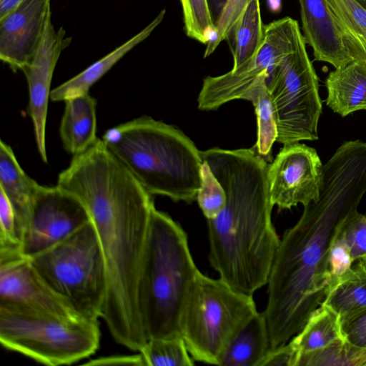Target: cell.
I'll return each mask as SVG.
<instances>
[{
  "mask_svg": "<svg viewBox=\"0 0 366 366\" xmlns=\"http://www.w3.org/2000/svg\"><path fill=\"white\" fill-rule=\"evenodd\" d=\"M199 272L185 231L154 207L140 283V306L148 340L180 335L182 308Z\"/></svg>",
  "mask_w": 366,
  "mask_h": 366,
  "instance_id": "obj_5",
  "label": "cell"
},
{
  "mask_svg": "<svg viewBox=\"0 0 366 366\" xmlns=\"http://www.w3.org/2000/svg\"><path fill=\"white\" fill-rule=\"evenodd\" d=\"M303 34L295 50L274 68L267 82L277 128V141L289 144L318 139L322 112L318 78Z\"/></svg>",
  "mask_w": 366,
  "mask_h": 366,
  "instance_id": "obj_9",
  "label": "cell"
},
{
  "mask_svg": "<svg viewBox=\"0 0 366 366\" xmlns=\"http://www.w3.org/2000/svg\"><path fill=\"white\" fill-rule=\"evenodd\" d=\"M0 310L65 318L81 317L45 282L19 249H0Z\"/></svg>",
  "mask_w": 366,
  "mask_h": 366,
  "instance_id": "obj_11",
  "label": "cell"
},
{
  "mask_svg": "<svg viewBox=\"0 0 366 366\" xmlns=\"http://www.w3.org/2000/svg\"><path fill=\"white\" fill-rule=\"evenodd\" d=\"M304 207L298 222L280 239L267 283L263 313L270 349L287 343L322 305L331 288L330 250L352 212L317 202Z\"/></svg>",
  "mask_w": 366,
  "mask_h": 366,
  "instance_id": "obj_3",
  "label": "cell"
},
{
  "mask_svg": "<svg viewBox=\"0 0 366 366\" xmlns=\"http://www.w3.org/2000/svg\"><path fill=\"white\" fill-rule=\"evenodd\" d=\"M51 0H23L0 19V59L14 72L30 64L41 40Z\"/></svg>",
  "mask_w": 366,
  "mask_h": 366,
  "instance_id": "obj_15",
  "label": "cell"
},
{
  "mask_svg": "<svg viewBox=\"0 0 366 366\" xmlns=\"http://www.w3.org/2000/svg\"><path fill=\"white\" fill-rule=\"evenodd\" d=\"M227 0H208L212 19L214 26L219 18Z\"/></svg>",
  "mask_w": 366,
  "mask_h": 366,
  "instance_id": "obj_38",
  "label": "cell"
},
{
  "mask_svg": "<svg viewBox=\"0 0 366 366\" xmlns=\"http://www.w3.org/2000/svg\"><path fill=\"white\" fill-rule=\"evenodd\" d=\"M265 81L251 92L248 101L254 107L257 120V140L252 147L267 162H272V146L277 137V128L272 102Z\"/></svg>",
  "mask_w": 366,
  "mask_h": 366,
  "instance_id": "obj_26",
  "label": "cell"
},
{
  "mask_svg": "<svg viewBox=\"0 0 366 366\" xmlns=\"http://www.w3.org/2000/svg\"><path fill=\"white\" fill-rule=\"evenodd\" d=\"M322 164L314 148L299 142L285 144L268 168L272 204L279 210L317 202Z\"/></svg>",
  "mask_w": 366,
  "mask_h": 366,
  "instance_id": "obj_13",
  "label": "cell"
},
{
  "mask_svg": "<svg viewBox=\"0 0 366 366\" xmlns=\"http://www.w3.org/2000/svg\"><path fill=\"white\" fill-rule=\"evenodd\" d=\"M358 1L365 9H366V0H356Z\"/></svg>",
  "mask_w": 366,
  "mask_h": 366,
  "instance_id": "obj_42",
  "label": "cell"
},
{
  "mask_svg": "<svg viewBox=\"0 0 366 366\" xmlns=\"http://www.w3.org/2000/svg\"><path fill=\"white\" fill-rule=\"evenodd\" d=\"M325 85L327 105L335 113L345 117L366 109V63L353 60L330 72Z\"/></svg>",
  "mask_w": 366,
  "mask_h": 366,
  "instance_id": "obj_20",
  "label": "cell"
},
{
  "mask_svg": "<svg viewBox=\"0 0 366 366\" xmlns=\"http://www.w3.org/2000/svg\"><path fill=\"white\" fill-rule=\"evenodd\" d=\"M56 186L82 203L95 229L107 274L101 318L117 343L138 352L148 341L140 283L155 207L152 195L99 138L73 157Z\"/></svg>",
  "mask_w": 366,
  "mask_h": 366,
  "instance_id": "obj_1",
  "label": "cell"
},
{
  "mask_svg": "<svg viewBox=\"0 0 366 366\" xmlns=\"http://www.w3.org/2000/svg\"><path fill=\"white\" fill-rule=\"evenodd\" d=\"M357 261L352 269L332 287L322 305L340 322L366 310V269Z\"/></svg>",
  "mask_w": 366,
  "mask_h": 366,
  "instance_id": "obj_24",
  "label": "cell"
},
{
  "mask_svg": "<svg viewBox=\"0 0 366 366\" xmlns=\"http://www.w3.org/2000/svg\"><path fill=\"white\" fill-rule=\"evenodd\" d=\"M196 200L207 220L217 217L226 205L224 189L204 161L201 168V186Z\"/></svg>",
  "mask_w": 366,
  "mask_h": 366,
  "instance_id": "obj_30",
  "label": "cell"
},
{
  "mask_svg": "<svg viewBox=\"0 0 366 366\" xmlns=\"http://www.w3.org/2000/svg\"><path fill=\"white\" fill-rule=\"evenodd\" d=\"M302 34L298 22L289 16L264 26L263 43L251 60L224 74L204 79L197 97L198 108L217 110L230 101L245 100L249 92L268 80L279 62L295 50Z\"/></svg>",
  "mask_w": 366,
  "mask_h": 366,
  "instance_id": "obj_10",
  "label": "cell"
},
{
  "mask_svg": "<svg viewBox=\"0 0 366 366\" xmlns=\"http://www.w3.org/2000/svg\"><path fill=\"white\" fill-rule=\"evenodd\" d=\"M353 262L348 247L338 235L330 253L329 266L332 277L331 288L352 269Z\"/></svg>",
  "mask_w": 366,
  "mask_h": 366,
  "instance_id": "obj_34",
  "label": "cell"
},
{
  "mask_svg": "<svg viewBox=\"0 0 366 366\" xmlns=\"http://www.w3.org/2000/svg\"><path fill=\"white\" fill-rule=\"evenodd\" d=\"M40 186L20 167L11 147L1 140L0 189L14 210L21 241Z\"/></svg>",
  "mask_w": 366,
  "mask_h": 366,
  "instance_id": "obj_17",
  "label": "cell"
},
{
  "mask_svg": "<svg viewBox=\"0 0 366 366\" xmlns=\"http://www.w3.org/2000/svg\"><path fill=\"white\" fill-rule=\"evenodd\" d=\"M249 1L250 0H227L215 25L213 36L207 44L204 58L211 55L222 41L227 40L234 24Z\"/></svg>",
  "mask_w": 366,
  "mask_h": 366,
  "instance_id": "obj_31",
  "label": "cell"
},
{
  "mask_svg": "<svg viewBox=\"0 0 366 366\" xmlns=\"http://www.w3.org/2000/svg\"><path fill=\"white\" fill-rule=\"evenodd\" d=\"M23 0H0V19L11 13Z\"/></svg>",
  "mask_w": 366,
  "mask_h": 366,
  "instance_id": "obj_39",
  "label": "cell"
},
{
  "mask_svg": "<svg viewBox=\"0 0 366 366\" xmlns=\"http://www.w3.org/2000/svg\"><path fill=\"white\" fill-rule=\"evenodd\" d=\"M87 364L90 365H143L139 353L129 356H113L95 360Z\"/></svg>",
  "mask_w": 366,
  "mask_h": 366,
  "instance_id": "obj_37",
  "label": "cell"
},
{
  "mask_svg": "<svg viewBox=\"0 0 366 366\" xmlns=\"http://www.w3.org/2000/svg\"><path fill=\"white\" fill-rule=\"evenodd\" d=\"M99 320L0 310V342L6 349L49 366L74 364L95 353Z\"/></svg>",
  "mask_w": 366,
  "mask_h": 366,
  "instance_id": "obj_8",
  "label": "cell"
},
{
  "mask_svg": "<svg viewBox=\"0 0 366 366\" xmlns=\"http://www.w3.org/2000/svg\"><path fill=\"white\" fill-rule=\"evenodd\" d=\"M366 366V348L343 340L321 350L302 355L297 366Z\"/></svg>",
  "mask_w": 366,
  "mask_h": 366,
  "instance_id": "obj_28",
  "label": "cell"
},
{
  "mask_svg": "<svg viewBox=\"0 0 366 366\" xmlns=\"http://www.w3.org/2000/svg\"><path fill=\"white\" fill-rule=\"evenodd\" d=\"M226 194V205L207 220L209 260L219 278L253 296L267 285L280 243L272 222L269 164L252 147L200 151Z\"/></svg>",
  "mask_w": 366,
  "mask_h": 366,
  "instance_id": "obj_2",
  "label": "cell"
},
{
  "mask_svg": "<svg viewBox=\"0 0 366 366\" xmlns=\"http://www.w3.org/2000/svg\"><path fill=\"white\" fill-rule=\"evenodd\" d=\"M352 60L366 63V9L356 0H325Z\"/></svg>",
  "mask_w": 366,
  "mask_h": 366,
  "instance_id": "obj_25",
  "label": "cell"
},
{
  "mask_svg": "<svg viewBox=\"0 0 366 366\" xmlns=\"http://www.w3.org/2000/svg\"><path fill=\"white\" fill-rule=\"evenodd\" d=\"M138 352L144 366L194 365V360L180 335L149 339Z\"/></svg>",
  "mask_w": 366,
  "mask_h": 366,
  "instance_id": "obj_27",
  "label": "cell"
},
{
  "mask_svg": "<svg viewBox=\"0 0 366 366\" xmlns=\"http://www.w3.org/2000/svg\"><path fill=\"white\" fill-rule=\"evenodd\" d=\"M268 6L272 12H279L282 8L281 0H267Z\"/></svg>",
  "mask_w": 366,
  "mask_h": 366,
  "instance_id": "obj_40",
  "label": "cell"
},
{
  "mask_svg": "<svg viewBox=\"0 0 366 366\" xmlns=\"http://www.w3.org/2000/svg\"><path fill=\"white\" fill-rule=\"evenodd\" d=\"M21 236L14 210L0 189V249H20Z\"/></svg>",
  "mask_w": 366,
  "mask_h": 366,
  "instance_id": "obj_33",
  "label": "cell"
},
{
  "mask_svg": "<svg viewBox=\"0 0 366 366\" xmlns=\"http://www.w3.org/2000/svg\"><path fill=\"white\" fill-rule=\"evenodd\" d=\"M29 259L45 282L81 317L101 318L107 292L106 267L91 221Z\"/></svg>",
  "mask_w": 366,
  "mask_h": 366,
  "instance_id": "obj_7",
  "label": "cell"
},
{
  "mask_svg": "<svg viewBox=\"0 0 366 366\" xmlns=\"http://www.w3.org/2000/svg\"><path fill=\"white\" fill-rule=\"evenodd\" d=\"M362 264V266L366 269V254L362 257V258H360V259H357Z\"/></svg>",
  "mask_w": 366,
  "mask_h": 366,
  "instance_id": "obj_41",
  "label": "cell"
},
{
  "mask_svg": "<svg viewBox=\"0 0 366 366\" xmlns=\"http://www.w3.org/2000/svg\"><path fill=\"white\" fill-rule=\"evenodd\" d=\"M63 27L55 30L51 7L43 34L30 64L23 71L29 89L28 113L31 119L35 140L41 159L47 163L46 122L53 74L61 55L71 42Z\"/></svg>",
  "mask_w": 366,
  "mask_h": 366,
  "instance_id": "obj_14",
  "label": "cell"
},
{
  "mask_svg": "<svg viewBox=\"0 0 366 366\" xmlns=\"http://www.w3.org/2000/svg\"><path fill=\"white\" fill-rule=\"evenodd\" d=\"M102 139L149 194L196 200L202 159L181 130L142 116L107 129Z\"/></svg>",
  "mask_w": 366,
  "mask_h": 366,
  "instance_id": "obj_4",
  "label": "cell"
},
{
  "mask_svg": "<svg viewBox=\"0 0 366 366\" xmlns=\"http://www.w3.org/2000/svg\"><path fill=\"white\" fill-rule=\"evenodd\" d=\"M180 3L187 36L207 44L215 31L208 0H180Z\"/></svg>",
  "mask_w": 366,
  "mask_h": 366,
  "instance_id": "obj_29",
  "label": "cell"
},
{
  "mask_svg": "<svg viewBox=\"0 0 366 366\" xmlns=\"http://www.w3.org/2000/svg\"><path fill=\"white\" fill-rule=\"evenodd\" d=\"M297 355L288 342L276 348L270 349L262 366H296Z\"/></svg>",
  "mask_w": 366,
  "mask_h": 366,
  "instance_id": "obj_36",
  "label": "cell"
},
{
  "mask_svg": "<svg viewBox=\"0 0 366 366\" xmlns=\"http://www.w3.org/2000/svg\"><path fill=\"white\" fill-rule=\"evenodd\" d=\"M264 37L259 0H250L227 39L233 56L232 69L251 60L260 49Z\"/></svg>",
  "mask_w": 366,
  "mask_h": 366,
  "instance_id": "obj_22",
  "label": "cell"
},
{
  "mask_svg": "<svg viewBox=\"0 0 366 366\" xmlns=\"http://www.w3.org/2000/svg\"><path fill=\"white\" fill-rule=\"evenodd\" d=\"M97 101L88 94L65 101L59 134L64 149L74 155L91 147L97 137Z\"/></svg>",
  "mask_w": 366,
  "mask_h": 366,
  "instance_id": "obj_19",
  "label": "cell"
},
{
  "mask_svg": "<svg viewBox=\"0 0 366 366\" xmlns=\"http://www.w3.org/2000/svg\"><path fill=\"white\" fill-rule=\"evenodd\" d=\"M345 341L366 348V310L340 322Z\"/></svg>",
  "mask_w": 366,
  "mask_h": 366,
  "instance_id": "obj_35",
  "label": "cell"
},
{
  "mask_svg": "<svg viewBox=\"0 0 366 366\" xmlns=\"http://www.w3.org/2000/svg\"><path fill=\"white\" fill-rule=\"evenodd\" d=\"M165 13V9L162 10L146 27L131 39L91 64L76 76L52 89L50 99L53 102H65L69 99L88 94L89 89L118 61L151 34L162 21Z\"/></svg>",
  "mask_w": 366,
  "mask_h": 366,
  "instance_id": "obj_18",
  "label": "cell"
},
{
  "mask_svg": "<svg viewBox=\"0 0 366 366\" xmlns=\"http://www.w3.org/2000/svg\"><path fill=\"white\" fill-rule=\"evenodd\" d=\"M270 350L267 324L263 312H257L232 337L219 366H262Z\"/></svg>",
  "mask_w": 366,
  "mask_h": 366,
  "instance_id": "obj_21",
  "label": "cell"
},
{
  "mask_svg": "<svg viewBox=\"0 0 366 366\" xmlns=\"http://www.w3.org/2000/svg\"><path fill=\"white\" fill-rule=\"evenodd\" d=\"M90 221L82 203L57 186L41 185L24 231L21 251L33 257L58 242Z\"/></svg>",
  "mask_w": 366,
  "mask_h": 366,
  "instance_id": "obj_12",
  "label": "cell"
},
{
  "mask_svg": "<svg viewBox=\"0 0 366 366\" xmlns=\"http://www.w3.org/2000/svg\"><path fill=\"white\" fill-rule=\"evenodd\" d=\"M339 237L348 247L354 261L366 254V215L357 210L346 219Z\"/></svg>",
  "mask_w": 366,
  "mask_h": 366,
  "instance_id": "obj_32",
  "label": "cell"
},
{
  "mask_svg": "<svg viewBox=\"0 0 366 366\" xmlns=\"http://www.w3.org/2000/svg\"><path fill=\"white\" fill-rule=\"evenodd\" d=\"M299 3L302 34L312 49L314 59L328 63L335 69L353 61L326 1L299 0Z\"/></svg>",
  "mask_w": 366,
  "mask_h": 366,
  "instance_id": "obj_16",
  "label": "cell"
},
{
  "mask_svg": "<svg viewBox=\"0 0 366 366\" xmlns=\"http://www.w3.org/2000/svg\"><path fill=\"white\" fill-rule=\"evenodd\" d=\"M343 340H345L339 317L328 307L321 305L289 342L295 349L298 360L302 355L321 350Z\"/></svg>",
  "mask_w": 366,
  "mask_h": 366,
  "instance_id": "obj_23",
  "label": "cell"
},
{
  "mask_svg": "<svg viewBox=\"0 0 366 366\" xmlns=\"http://www.w3.org/2000/svg\"><path fill=\"white\" fill-rule=\"evenodd\" d=\"M257 312L253 296L199 271L182 308L179 334L194 361L219 365L232 337Z\"/></svg>",
  "mask_w": 366,
  "mask_h": 366,
  "instance_id": "obj_6",
  "label": "cell"
}]
</instances>
